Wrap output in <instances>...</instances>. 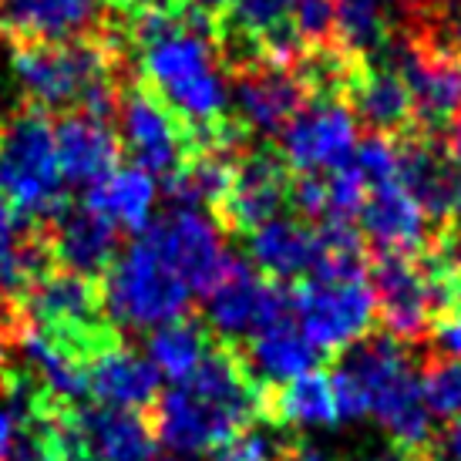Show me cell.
Here are the masks:
<instances>
[{"label": "cell", "instance_id": "cell-1", "mask_svg": "<svg viewBox=\"0 0 461 461\" xmlns=\"http://www.w3.org/2000/svg\"><path fill=\"white\" fill-rule=\"evenodd\" d=\"M115 21L129 48L131 77L179 118L193 141L226 122L230 77L209 17L185 0H172L166 7L115 14Z\"/></svg>", "mask_w": 461, "mask_h": 461}, {"label": "cell", "instance_id": "cell-2", "mask_svg": "<svg viewBox=\"0 0 461 461\" xmlns=\"http://www.w3.org/2000/svg\"><path fill=\"white\" fill-rule=\"evenodd\" d=\"M296 327L317 354H344L371 333L377 321L371 269L360 249H323L321 263L290 296Z\"/></svg>", "mask_w": 461, "mask_h": 461}, {"label": "cell", "instance_id": "cell-3", "mask_svg": "<svg viewBox=\"0 0 461 461\" xmlns=\"http://www.w3.org/2000/svg\"><path fill=\"white\" fill-rule=\"evenodd\" d=\"M0 193L24 219L51 226L71 209L58 166L51 115L24 102L0 122Z\"/></svg>", "mask_w": 461, "mask_h": 461}, {"label": "cell", "instance_id": "cell-4", "mask_svg": "<svg viewBox=\"0 0 461 461\" xmlns=\"http://www.w3.org/2000/svg\"><path fill=\"white\" fill-rule=\"evenodd\" d=\"M102 296L112 323L162 327L185 317L193 290L168 267L152 236L139 232V240L125 253H118L112 269L102 276Z\"/></svg>", "mask_w": 461, "mask_h": 461}, {"label": "cell", "instance_id": "cell-5", "mask_svg": "<svg viewBox=\"0 0 461 461\" xmlns=\"http://www.w3.org/2000/svg\"><path fill=\"white\" fill-rule=\"evenodd\" d=\"M377 317L384 330L408 344L431 333L435 321L458 303V286L435 267H418L411 257H381L371 269Z\"/></svg>", "mask_w": 461, "mask_h": 461}, {"label": "cell", "instance_id": "cell-6", "mask_svg": "<svg viewBox=\"0 0 461 461\" xmlns=\"http://www.w3.org/2000/svg\"><path fill=\"white\" fill-rule=\"evenodd\" d=\"M115 125L122 152H129L131 166L149 176L166 179L193 152V135L185 131V125L135 77L122 85Z\"/></svg>", "mask_w": 461, "mask_h": 461}, {"label": "cell", "instance_id": "cell-7", "mask_svg": "<svg viewBox=\"0 0 461 461\" xmlns=\"http://www.w3.org/2000/svg\"><path fill=\"white\" fill-rule=\"evenodd\" d=\"M276 139L286 168L300 176H327L350 162L360 141V118L337 95H323L303 104Z\"/></svg>", "mask_w": 461, "mask_h": 461}, {"label": "cell", "instance_id": "cell-8", "mask_svg": "<svg viewBox=\"0 0 461 461\" xmlns=\"http://www.w3.org/2000/svg\"><path fill=\"white\" fill-rule=\"evenodd\" d=\"M290 317V296L276 283L259 276L246 259H230L226 273L205 294V327L222 344H246L253 333Z\"/></svg>", "mask_w": 461, "mask_h": 461}, {"label": "cell", "instance_id": "cell-9", "mask_svg": "<svg viewBox=\"0 0 461 461\" xmlns=\"http://www.w3.org/2000/svg\"><path fill=\"white\" fill-rule=\"evenodd\" d=\"M145 418L152 424L158 445H166L176 455H203L226 445L232 435L249 428L253 418L219 404L212 397L195 394L193 387L176 384L172 391L158 394L149 404Z\"/></svg>", "mask_w": 461, "mask_h": 461}, {"label": "cell", "instance_id": "cell-10", "mask_svg": "<svg viewBox=\"0 0 461 461\" xmlns=\"http://www.w3.org/2000/svg\"><path fill=\"white\" fill-rule=\"evenodd\" d=\"M145 232L193 294H209L232 259L222 243V226L203 209H176L172 216L149 222Z\"/></svg>", "mask_w": 461, "mask_h": 461}, {"label": "cell", "instance_id": "cell-11", "mask_svg": "<svg viewBox=\"0 0 461 461\" xmlns=\"http://www.w3.org/2000/svg\"><path fill=\"white\" fill-rule=\"evenodd\" d=\"M236 122L253 135H280L307 104V81L296 68L273 61H246L230 85Z\"/></svg>", "mask_w": 461, "mask_h": 461}, {"label": "cell", "instance_id": "cell-12", "mask_svg": "<svg viewBox=\"0 0 461 461\" xmlns=\"http://www.w3.org/2000/svg\"><path fill=\"white\" fill-rule=\"evenodd\" d=\"M290 203V179L280 155L249 152L236 158L230 193L219 205V226L232 232H253L257 226L280 216V209Z\"/></svg>", "mask_w": 461, "mask_h": 461}, {"label": "cell", "instance_id": "cell-13", "mask_svg": "<svg viewBox=\"0 0 461 461\" xmlns=\"http://www.w3.org/2000/svg\"><path fill=\"white\" fill-rule=\"evenodd\" d=\"M104 14V0H0V38L7 44H58L91 34Z\"/></svg>", "mask_w": 461, "mask_h": 461}, {"label": "cell", "instance_id": "cell-14", "mask_svg": "<svg viewBox=\"0 0 461 461\" xmlns=\"http://www.w3.org/2000/svg\"><path fill=\"white\" fill-rule=\"evenodd\" d=\"M394 71L408 85L411 108L424 125L461 118V51L404 48L394 58Z\"/></svg>", "mask_w": 461, "mask_h": 461}, {"label": "cell", "instance_id": "cell-15", "mask_svg": "<svg viewBox=\"0 0 461 461\" xmlns=\"http://www.w3.org/2000/svg\"><path fill=\"white\" fill-rule=\"evenodd\" d=\"M51 125L65 182L91 189L118 168L122 141L112 122H102L85 112H61V115H51Z\"/></svg>", "mask_w": 461, "mask_h": 461}, {"label": "cell", "instance_id": "cell-16", "mask_svg": "<svg viewBox=\"0 0 461 461\" xmlns=\"http://www.w3.org/2000/svg\"><path fill=\"white\" fill-rule=\"evenodd\" d=\"M246 253L259 276L269 283H290L310 276V269L323 257V243L307 219L276 216L246 232Z\"/></svg>", "mask_w": 461, "mask_h": 461}, {"label": "cell", "instance_id": "cell-17", "mask_svg": "<svg viewBox=\"0 0 461 461\" xmlns=\"http://www.w3.org/2000/svg\"><path fill=\"white\" fill-rule=\"evenodd\" d=\"M71 424L91 461H155L158 441L145 411L75 404Z\"/></svg>", "mask_w": 461, "mask_h": 461}, {"label": "cell", "instance_id": "cell-18", "mask_svg": "<svg viewBox=\"0 0 461 461\" xmlns=\"http://www.w3.org/2000/svg\"><path fill=\"white\" fill-rule=\"evenodd\" d=\"M41 230L48 236L54 267L102 280L118 259V226L88 205H81V209L71 205L58 222L41 226Z\"/></svg>", "mask_w": 461, "mask_h": 461}, {"label": "cell", "instance_id": "cell-19", "mask_svg": "<svg viewBox=\"0 0 461 461\" xmlns=\"http://www.w3.org/2000/svg\"><path fill=\"white\" fill-rule=\"evenodd\" d=\"M360 230L381 257H414L428 246L431 219L404 185H381L367 193Z\"/></svg>", "mask_w": 461, "mask_h": 461}, {"label": "cell", "instance_id": "cell-20", "mask_svg": "<svg viewBox=\"0 0 461 461\" xmlns=\"http://www.w3.org/2000/svg\"><path fill=\"white\" fill-rule=\"evenodd\" d=\"M85 377H88V397H95L104 408L129 411L149 408L158 397V381H162L152 367V360L135 354L122 340L102 354H95Z\"/></svg>", "mask_w": 461, "mask_h": 461}, {"label": "cell", "instance_id": "cell-21", "mask_svg": "<svg viewBox=\"0 0 461 461\" xmlns=\"http://www.w3.org/2000/svg\"><path fill=\"white\" fill-rule=\"evenodd\" d=\"M240 354H243L246 371L257 381V387H280L300 374L317 371V364H321V354L307 344V337L290 317L253 333L246 347H240Z\"/></svg>", "mask_w": 461, "mask_h": 461}, {"label": "cell", "instance_id": "cell-22", "mask_svg": "<svg viewBox=\"0 0 461 461\" xmlns=\"http://www.w3.org/2000/svg\"><path fill=\"white\" fill-rule=\"evenodd\" d=\"M397 185H404L428 219H458L461 216V179L448 158L431 141H408L401 145V168Z\"/></svg>", "mask_w": 461, "mask_h": 461}, {"label": "cell", "instance_id": "cell-23", "mask_svg": "<svg viewBox=\"0 0 461 461\" xmlns=\"http://www.w3.org/2000/svg\"><path fill=\"white\" fill-rule=\"evenodd\" d=\"M259 418L276 428H333L340 421L327 371H307L280 387H259Z\"/></svg>", "mask_w": 461, "mask_h": 461}, {"label": "cell", "instance_id": "cell-24", "mask_svg": "<svg viewBox=\"0 0 461 461\" xmlns=\"http://www.w3.org/2000/svg\"><path fill=\"white\" fill-rule=\"evenodd\" d=\"M236 152L193 149L172 176H166V195L176 209H219L230 193Z\"/></svg>", "mask_w": 461, "mask_h": 461}, {"label": "cell", "instance_id": "cell-25", "mask_svg": "<svg viewBox=\"0 0 461 461\" xmlns=\"http://www.w3.org/2000/svg\"><path fill=\"white\" fill-rule=\"evenodd\" d=\"M155 179L149 172L129 166V168H115L108 179H102L98 185L88 189V209L102 212L104 219H112L118 230L129 232H145L149 219H152L155 209Z\"/></svg>", "mask_w": 461, "mask_h": 461}, {"label": "cell", "instance_id": "cell-26", "mask_svg": "<svg viewBox=\"0 0 461 461\" xmlns=\"http://www.w3.org/2000/svg\"><path fill=\"white\" fill-rule=\"evenodd\" d=\"M209 350H212V333L195 317L168 321L155 327V333L149 337V360L158 377H166L172 384H185L199 371Z\"/></svg>", "mask_w": 461, "mask_h": 461}, {"label": "cell", "instance_id": "cell-27", "mask_svg": "<svg viewBox=\"0 0 461 461\" xmlns=\"http://www.w3.org/2000/svg\"><path fill=\"white\" fill-rule=\"evenodd\" d=\"M354 115L367 122L377 135H391L408 125L414 108L408 85L394 68H371L354 81Z\"/></svg>", "mask_w": 461, "mask_h": 461}, {"label": "cell", "instance_id": "cell-28", "mask_svg": "<svg viewBox=\"0 0 461 461\" xmlns=\"http://www.w3.org/2000/svg\"><path fill=\"white\" fill-rule=\"evenodd\" d=\"M296 0H236L226 11V24H230V44L232 48H257L263 41L276 38L283 31H290V17H294Z\"/></svg>", "mask_w": 461, "mask_h": 461}, {"label": "cell", "instance_id": "cell-29", "mask_svg": "<svg viewBox=\"0 0 461 461\" xmlns=\"http://www.w3.org/2000/svg\"><path fill=\"white\" fill-rule=\"evenodd\" d=\"M387 7L384 0H337V27L333 34L340 38L350 54H371L387 44Z\"/></svg>", "mask_w": 461, "mask_h": 461}, {"label": "cell", "instance_id": "cell-30", "mask_svg": "<svg viewBox=\"0 0 461 461\" xmlns=\"http://www.w3.org/2000/svg\"><path fill=\"white\" fill-rule=\"evenodd\" d=\"M418 387L431 418H441V421L461 418V360L431 357L418 377Z\"/></svg>", "mask_w": 461, "mask_h": 461}, {"label": "cell", "instance_id": "cell-31", "mask_svg": "<svg viewBox=\"0 0 461 461\" xmlns=\"http://www.w3.org/2000/svg\"><path fill=\"white\" fill-rule=\"evenodd\" d=\"M350 168L357 172L367 189L394 185L397 168H401V145L391 141V135H367L357 141V149L350 155Z\"/></svg>", "mask_w": 461, "mask_h": 461}, {"label": "cell", "instance_id": "cell-32", "mask_svg": "<svg viewBox=\"0 0 461 461\" xmlns=\"http://www.w3.org/2000/svg\"><path fill=\"white\" fill-rule=\"evenodd\" d=\"M323 182H327V212H323V222H350L354 226V219L360 216L371 189L350 168V162L344 168H337V172H327Z\"/></svg>", "mask_w": 461, "mask_h": 461}, {"label": "cell", "instance_id": "cell-33", "mask_svg": "<svg viewBox=\"0 0 461 461\" xmlns=\"http://www.w3.org/2000/svg\"><path fill=\"white\" fill-rule=\"evenodd\" d=\"M290 27L303 44H323L337 27V0H296Z\"/></svg>", "mask_w": 461, "mask_h": 461}, {"label": "cell", "instance_id": "cell-34", "mask_svg": "<svg viewBox=\"0 0 461 461\" xmlns=\"http://www.w3.org/2000/svg\"><path fill=\"white\" fill-rule=\"evenodd\" d=\"M283 445L267 431L243 428L240 435H232L226 445H219L209 461H283Z\"/></svg>", "mask_w": 461, "mask_h": 461}, {"label": "cell", "instance_id": "cell-35", "mask_svg": "<svg viewBox=\"0 0 461 461\" xmlns=\"http://www.w3.org/2000/svg\"><path fill=\"white\" fill-rule=\"evenodd\" d=\"M431 330H435V344L441 347V357L461 360V303L441 313Z\"/></svg>", "mask_w": 461, "mask_h": 461}, {"label": "cell", "instance_id": "cell-36", "mask_svg": "<svg viewBox=\"0 0 461 461\" xmlns=\"http://www.w3.org/2000/svg\"><path fill=\"white\" fill-rule=\"evenodd\" d=\"M431 451H435L438 461H461V418L448 421V428L441 431V438L431 441Z\"/></svg>", "mask_w": 461, "mask_h": 461}, {"label": "cell", "instance_id": "cell-37", "mask_svg": "<svg viewBox=\"0 0 461 461\" xmlns=\"http://www.w3.org/2000/svg\"><path fill=\"white\" fill-rule=\"evenodd\" d=\"M17 431H21V424L14 418V411L0 408V461L11 458L14 445H17Z\"/></svg>", "mask_w": 461, "mask_h": 461}, {"label": "cell", "instance_id": "cell-38", "mask_svg": "<svg viewBox=\"0 0 461 461\" xmlns=\"http://www.w3.org/2000/svg\"><path fill=\"white\" fill-rule=\"evenodd\" d=\"M445 158L455 168V176L461 179V118H455L448 129V141H445Z\"/></svg>", "mask_w": 461, "mask_h": 461}, {"label": "cell", "instance_id": "cell-39", "mask_svg": "<svg viewBox=\"0 0 461 461\" xmlns=\"http://www.w3.org/2000/svg\"><path fill=\"white\" fill-rule=\"evenodd\" d=\"M283 461H340L337 455H327V451L313 448V445H296V448L283 451Z\"/></svg>", "mask_w": 461, "mask_h": 461}, {"label": "cell", "instance_id": "cell-40", "mask_svg": "<svg viewBox=\"0 0 461 461\" xmlns=\"http://www.w3.org/2000/svg\"><path fill=\"white\" fill-rule=\"evenodd\" d=\"M172 0H104V7L115 14H135V11H149V7H166Z\"/></svg>", "mask_w": 461, "mask_h": 461}, {"label": "cell", "instance_id": "cell-41", "mask_svg": "<svg viewBox=\"0 0 461 461\" xmlns=\"http://www.w3.org/2000/svg\"><path fill=\"white\" fill-rule=\"evenodd\" d=\"M185 4H189L193 11L203 14V17H209V21H212V17H219V14L230 11L236 0H185Z\"/></svg>", "mask_w": 461, "mask_h": 461}, {"label": "cell", "instance_id": "cell-42", "mask_svg": "<svg viewBox=\"0 0 461 461\" xmlns=\"http://www.w3.org/2000/svg\"><path fill=\"white\" fill-rule=\"evenodd\" d=\"M384 461H431V458H424V455H408V451H394V455Z\"/></svg>", "mask_w": 461, "mask_h": 461}, {"label": "cell", "instance_id": "cell-43", "mask_svg": "<svg viewBox=\"0 0 461 461\" xmlns=\"http://www.w3.org/2000/svg\"><path fill=\"white\" fill-rule=\"evenodd\" d=\"M458 34H461V14H458Z\"/></svg>", "mask_w": 461, "mask_h": 461}, {"label": "cell", "instance_id": "cell-44", "mask_svg": "<svg viewBox=\"0 0 461 461\" xmlns=\"http://www.w3.org/2000/svg\"><path fill=\"white\" fill-rule=\"evenodd\" d=\"M162 461H179V458H162Z\"/></svg>", "mask_w": 461, "mask_h": 461}, {"label": "cell", "instance_id": "cell-45", "mask_svg": "<svg viewBox=\"0 0 461 461\" xmlns=\"http://www.w3.org/2000/svg\"><path fill=\"white\" fill-rule=\"evenodd\" d=\"M458 303H461V296H458Z\"/></svg>", "mask_w": 461, "mask_h": 461}]
</instances>
